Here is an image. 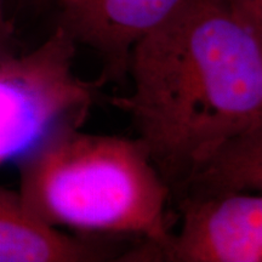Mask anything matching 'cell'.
<instances>
[{"label":"cell","mask_w":262,"mask_h":262,"mask_svg":"<svg viewBox=\"0 0 262 262\" xmlns=\"http://www.w3.org/2000/svg\"><path fill=\"white\" fill-rule=\"evenodd\" d=\"M129 114L171 198L220 143L262 125V39L224 0H183L134 47Z\"/></svg>","instance_id":"obj_1"},{"label":"cell","mask_w":262,"mask_h":262,"mask_svg":"<svg viewBox=\"0 0 262 262\" xmlns=\"http://www.w3.org/2000/svg\"><path fill=\"white\" fill-rule=\"evenodd\" d=\"M85 119L55 124L16 158L22 201L51 227L136 234L163 247L172 237L171 193L146 147L84 133Z\"/></svg>","instance_id":"obj_2"},{"label":"cell","mask_w":262,"mask_h":262,"mask_svg":"<svg viewBox=\"0 0 262 262\" xmlns=\"http://www.w3.org/2000/svg\"><path fill=\"white\" fill-rule=\"evenodd\" d=\"M77 44L55 26L39 47L0 62V165L55 124L88 117L103 83L74 72Z\"/></svg>","instance_id":"obj_3"},{"label":"cell","mask_w":262,"mask_h":262,"mask_svg":"<svg viewBox=\"0 0 262 262\" xmlns=\"http://www.w3.org/2000/svg\"><path fill=\"white\" fill-rule=\"evenodd\" d=\"M181 229L166 244L143 243L118 261L261 262L262 196L241 193L175 202Z\"/></svg>","instance_id":"obj_4"},{"label":"cell","mask_w":262,"mask_h":262,"mask_svg":"<svg viewBox=\"0 0 262 262\" xmlns=\"http://www.w3.org/2000/svg\"><path fill=\"white\" fill-rule=\"evenodd\" d=\"M183 0H56L57 27L103 61V84L124 80L130 54Z\"/></svg>","instance_id":"obj_5"},{"label":"cell","mask_w":262,"mask_h":262,"mask_svg":"<svg viewBox=\"0 0 262 262\" xmlns=\"http://www.w3.org/2000/svg\"><path fill=\"white\" fill-rule=\"evenodd\" d=\"M108 256L103 245L44 224L18 191L0 186V262H95Z\"/></svg>","instance_id":"obj_6"},{"label":"cell","mask_w":262,"mask_h":262,"mask_svg":"<svg viewBox=\"0 0 262 262\" xmlns=\"http://www.w3.org/2000/svg\"><path fill=\"white\" fill-rule=\"evenodd\" d=\"M261 189L262 125L235 134L220 143L196 166L171 201L261 193Z\"/></svg>","instance_id":"obj_7"},{"label":"cell","mask_w":262,"mask_h":262,"mask_svg":"<svg viewBox=\"0 0 262 262\" xmlns=\"http://www.w3.org/2000/svg\"><path fill=\"white\" fill-rule=\"evenodd\" d=\"M224 3L239 24L262 39V0H224Z\"/></svg>","instance_id":"obj_8"},{"label":"cell","mask_w":262,"mask_h":262,"mask_svg":"<svg viewBox=\"0 0 262 262\" xmlns=\"http://www.w3.org/2000/svg\"><path fill=\"white\" fill-rule=\"evenodd\" d=\"M19 54L15 19L10 15L6 0H0V62Z\"/></svg>","instance_id":"obj_9"},{"label":"cell","mask_w":262,"mask_h":262,"mask_svg":"<svg viewBox=\"0 0 262 262\" xmlns=\"http://www.w3.org/2000/svg\"><path fill=\"white\" fill-rule=\"evenodd\" d=\"M16 9L25 12H42L49 8H55L56 0H14Z\"/></svg>","instance_id":"obj_10"}]
</instances>
